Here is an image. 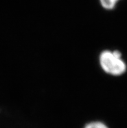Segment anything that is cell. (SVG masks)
Segmentation results:
<instances>
[{"mask_svg":"<svg viewBox=\"0 0 127 128\" xmlns=\"http://www.w3.org/2000/svg\"><path fill=\"white\" fill-rule=\"evenodd\" d=\"M99 62L103 71L112 76H120L127 71V64L119 50H103L99 56Z\"/></svg>","mask_w":127,"mask_h":128,"instance_id":"1","label":"cell"},{"mask_svg":"<svg viewBox=\"0 0 127 128\" xmlns=\"http://www.w3.org/2000/svg\"><path fill=\"white\" fill-rule=\"evenodd\" d=\"M82 128H110L108 124L101 120H92L83 126Z\"/></svg>","mask_w":127,"mask_h":128,"instance_id":"2","label":"cell"},{"mask_svg":"<svg viewBox=\"0 0 127 128\" xmlns=\"http://www.w3.org/2000/svg\"><path fill=\"white\" fill-rule=\"evenodd\" d=\"M119 0H99L100 4L104 9L111 10L116 8Z\"/></svg>","mask_w":127,"mask_h":128,"instance_id":"3","label":"cell"}]
</instances>
